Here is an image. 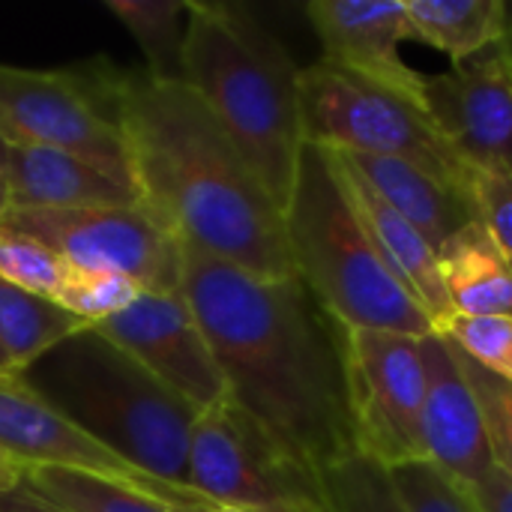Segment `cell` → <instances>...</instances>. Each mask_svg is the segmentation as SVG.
I'll use <instances>...</instances> for the list:
<instances>
[{
  "mask_svg": "<svg viewBox=\"0 0 512 512\" xmlns=\"http://www.w3.org/2000/svg\"><path fill=\"white\" fill-rule=\"evenodd\" d=\"M138 201L180 246L261 279H291L282 207L183 78L111 66Z\"/></svg>",
  "mask_w": 512,
  "mask_h": 512,
  "instance_id": "7a4b0ae2",
  "label": "cell"
},
{
  "mask_svg": "<svg viewBox=\"0 0 512 512\" xmlns=\"http://www.w3.org/2000/svg\"><path fill=\"white\" fill-rule=\"evenodd\" d=\"M459 360H462V372H465L468 384L474 387V393L480 399L495 465L512 480V384L489 375L474 360H468L462 351H459Z\"/></svg>",
  "mask_w": 512,
  "mask_h": 512,
  "instance_id": "f1b7e54d",
  "label": "cell"
},
{
  "mask_svg": "<svg viewBox=\"0 0 512 512\" xmlns=\"http://www.w3.org/2000/svg\"><path fill=\"white\" fill-rule=\"evenodd\" d=\"M9 210V189H6V180H3V174H0V216Z\"/></svg>",
  "mask_w": 512,
  "mask_h": 512,
  "instance_id": "d590c367",
  "label": "cell"
},
{
  "mask_svg": "<svg viewBox=\"0 0 512 512\" xmlns=\"http://www.w3.org/2000/svg\"><path fill=\"white\" fill-rule=\"evenodd\" d=\"M501 48L507 51V57L512 60V3H507V33H504V42Z\"/></svg>",
  "mask_w": 512,
  "mask_h": 512,
  "instance_id": "e575fe53",
  "label": "cell"
},
{
  "mask_svg": "<svg viewBox=\"0 0 512 512\" xmlns=\"http://www.w3.org/2000/svg\"><path fill=\"white\" fill-rule=\"evenodd\" d=\"M423 360H426V399H423L426 459L471 489L495 468L480 399L462 372L459 351L444 336L432 333L423 339Z\"/></svg>",
  "mask_w": 512,
  "mask_h": 512,
  "instance_id": "9a60e30c",
  "label": "cell"
},
{
  "mask_svg": "<svg viewBox=\"0 0 512 512\" xmlns=\"http://www.w3.org/2000/svg\"><path fill=\"white\" fill-rule=\"evenodd\" d=\"M0 228L27 234L72 270L123 273L144 291H177L183 279L180 240L138 201L117 207H9Z\"/></svg>",
  "mask_w": 512,
  "mask_h": 512,
  "instance_id": "9c48e42d",
  "label": "cell"
},
{
  "mask_svg": "<svg viewBox=\"0 0 512 512\" xmlns=\"http://www.w3.org/2000/svg\"><path fill=\"white\" fill-rule=\"evenodd\" d=\"M471 495L480 512H512V480L498 465L477 486H471Z\"/></svg>",
  "mask_w": 512,
  "mask_h": 512,
  "instance_id": "4dcf8cb0",
  "label": "cell"
},
{
  "mask_svg": "<svg viewBox=\"0 0 512 512\" xmlns=\"http://www.w3.org/2000/svg\"><path fill=\"white\" fill-rule=\"evenodd\" d=\"M438 273L453 315H512V267L480 219L438 249Z\"/></svg>",
  "mask_w": 512,
  "mask_h": 512,
  "instance_id": "d6986e66",
  "label": "cell"
},
{
  "mask_svg": "<svg viewBox=\"0 0 512 512\" xmlns=\"http://www.w3.org/2000/svg\"><path fill=\"white\" fill-rule=\"evenodd\" d=\"M69 273L72 267L39 240L0 228V279L3 282L57 303V297L66 288Z\"/></svg>",
  "mask_w": 512,
  "mask_h": 512,
  "instance_id": "d4e9b609",
  "label": "cell"
},
{
  "mask_svg": "<svg viewBox=\"0 0 512 512\" xmlns=\"http://www.w3.org/2000/svg\"><path fill=\"white\" fill-rule=\"evenodd\" d=\"M306 18L324 63L423 99L426 75L402 57V42L411 39L405 0H312Z\"/></svg>",
  "mask_w": 512,
  "mask_h": 512,
  "instance_id": "4fadbf2b",
  "label": "cell"
},
{
  "mask_svg": "<svg viewBox=\"0 0 512 512\" xmlns=\"http://www.w3.org/2000/svg\"><path fill=\"white\" fill-rule=\"evenodd\" d=\"M387 477L408 512H480L471 489L429 459L390 468Z\"/></svg>",
  "mask_w": 512,
  "mask_h": 512,
  "instance_id": "83f0119b",
  "label": "cell"
},
{
  "mask_svg": "<svg viewBox=\"0 0 512 512\" xmlns=\"http://www.w3.org/2000/svg\"><path fill=\"white\" fill-rule=\"evenodd\" d=\"M282 216L294 273L336 324L414 339L435 333L426 309L378 252L330 150L303 147Z\"/></svg>",
  "mask_w": 512,
  "mask_h": 512,
  "instance_id": "5b68a950",
  "label": "cell"
},
{
  "mask_svg": "<svg viewBox=\"0 0 512 512\" xmlns=\"http://www.w3.org/2000/svg\"><path fill=\"white\" fill-rule=\"evenodd\" d=\"M180 291L228 399L312 471L354 453L345 327L297 279H261L183 246Z\"/></svg>",
  "mask_w": 512,
  "mask_h": 512,
  "instance_id": "6da1fadb",
  "label": "cell"
},
{
  "mask_svg": "<svg viewBox=\"0 0 512 512\" xmlns=\"http://www.w3.org/2000/svg\"><path fill=\"white\" fill-rule=\"evenodd\" d=\"M435 333L444 336L456 351H462L489 375L512 384V315H450Z\"/></svg>",
  "mask_w": 512,
  "mask_h": 512,
  "instance_id": "484cf974",
  "label": "cell"
},
{
  "mask_svg": "<svg viewBox=\"0 0 512 512\" xmlns=\"http://www.w3.org/2000/svg\"><path fill=\"white\" fill-rule=\"evenodd\" d=\"M468 192L477 210V219L495 237L501 252L512 267V174L504 171H483L471 168Z\"/></svg>",
  "mask_w": 512,
  "mask_h": 512,
  "instance_id": "f546056e",
  "label": "cell"
},
{
  "mask_svg": "<svg viewBox=\"0 0 512 512\" xmlns=\"http://www.w3.org/2000/svg\"><path fill=\"white\" fill-rule=\"evenodd\" d=\"M336 153V150H330ZM381 201H387L399 216H405L435 252L465 225L477 222L471 192L447 183L411 162L384 159V156H354L336 153Z\"/></svg>",
  "mask_w": 512,
  "mask_h": 512,
  "instance_id": "e0dca14e",
  "label": "cell"
},
{
  "mask_svg": "<svg viewBox=\"0 0 512 512\" xmlns=\"http://www.w3.org/2000/svg\"><path fill=\"white\" fill-rule=\"evenodd\" d=\"M144 288L123 276V273H87L72 270L66 279L63 294L57 297V306L84 321L87 327H99L108 318L126 312Z\"/></svg>",
  "mask_w": 512,
  "mask_h": 512,
  "instance_id": "4316f807",
  "label": "cell"
},
{
  "mask_svg": "<svg viewBox=\"0 0 512 512\" xmlns=\"http://www.w3.org/2000/svg\"><path fill=\"white\" fill-rule=\"evenodd\" d=\"M411 39L465 63L504 42L507 0H405Z\"/></svg>",
  "mask_w": 512,
  "mask_h": 512,
  "instance_id": "ffe728a7",
  "label": "cell"
},
{
  "mask_svg": "<svg viewBox=\"0 0 512 512\" xmlns=\"http://www.w3.org/2000/svg\"><path fill=\"white\" fill-rule=\"evenodd\" d=\"M0 512H63L60 507L36 498L30 489L24 486H15L9 492H0Z\"/></svg>",
  "mask_w": 512,
  "mask_h": 512,
  "instance_id": "d6a6232c",
  "label": "cell"
},
{
  "mask_svg": "<svg viewBox=\"0 0 512 512\" xmlns=\"http://www.w3.org/2000/svg\"><path fill=\"white\" fill-rule=\"evenodd\" d=\"M6 159H9V141L0 135V174L6 171Z\"/></svg>",
  "mask_w": 512,
  "mask_h": 512,
  "instance_id": "74e56055",
  "label": "cell"
},
{
  "mask_svg": "<svg viewBox=\"0 0 512 512\" xmlns=\"http://www.w3.org/2000/svg\"><path fill=\"white\" fill-rule=\"evenodd\" d=\"M0 450L21 468H72L153 489L159 498L168 483L153 480L111 453L51 408L18 375L0 378Z\"/></svg>",
  "mask_w": 512,
  "mask_h": 512,
  "instance_id": "5bb4252c",
  "label": "cell"
},
{
  "mask_svg": "<svg viewBox=\"0 0 512 512\" xmlns=\"http://www.w3.org/2000/svg\"><path fill=\"white\" fill-rule=\"evenodd\" d=\"M21 477H24V468L0 450V492L21 486Z\"/></svg>",
  "mask_w": 512,
  "mask_h": 512,
  "instance_id": "836d02e7",
  "label": "cell"
},
{
  "mask_svg": "<svg viewBox=\"0 0 512 512\" xmlns=\"http://www.w3.org/2000/svg\"><path fill=\"white\" fill-rule=\"evenodd\" d=\"M423 105L471 168L512 174V60L501 45L426 75Z\"/></svg>",
  "mask_w": 512,
  "mask_h": 512,
  "instance_id": "7c38bea8",
  "label": "cell"
},
{
  "mask_svg": "<svg viewBox=\"0 0 512 512\" xmlns=\"http://www.w3.org/2000/svg\"><path fill=\"white\" fill-rule=\"evenodd\" d=\"M105 9L132 33L138 42L147 75L183 78V36H186V3L183 0H105Z\"/></svg>",
  "mask_w": 512,
  "mask_h": 512,
  "instance_id": "603a6c76",
  "label": "cell"
},
{
  "mask_svg": "<svg viewBox=\"0 0 512 512\" xmlns=\"http://www.w3.org/2000/svg\"><path fill=\"white\" fill-rule=\"evenodd\" d=\"M345 387L357 456L384 471L426 459L423 339L345 330Z\"/></svg>",
  "mask_w": 512,
  "mask_h": 512,
  "instance_id": "30bf717a",
  "label": "cell"
},
{
  "mask_svg": "<svg viewBox=\"0 0 512 512\" xmlns=\"http://www.w3.org/2000/svg\"><path fill=\"white\" fill-rule=\"evenodd\" d=\"M96 330L138 360L195 414L228 396L210 342L180 288L141 291L126 312L108 318Z\"/></svg>",
  "mask_w": 512,
  "mask_h": 512,
  "instance_id": "8fae6325",
  "label": "cell"
},
{
  "mask_svg": "<svg viewBox=\"0 0 512 512\" xmlns=\"http://www.w3.org/2000/svg\"><path fill=\"white\" fill-rule=\"evenodd\" d=\"M9 207H117L138 204L135 186L117 180L99 165L54 147L9 144L3 171Z\"/></svg>",
  "mask_w": 512,
  "mask_h": 512,
  "instance_id": "2e32d148",
  "label": "cell"
},
{
  "mask_svg": "<svg viewBox=\"0 0 512 512\" xmlns=\"http://www.w3.org/2000/svg\"><path fill=\"white\" fill-rule=\"evenodd\" d=\"M330 156L336 159L345 189H348L360 219L366 222L378 252L384 255L390 270L405 282V288L417 297V303L426 309V315L432 318V324L438 330L441 321H447L453 315V309H450V300L441 285L435 246L405 216H399L387 201H381L336 153H330Z\"/></svg>",
  "mask_w": 512,
  "mask_h": 512,
  "instance_id": "ac0fdd59",
  "label": "cell"
},
{
  "mask_svg": "<svg viewBox=\"0 0 512 512\" xmlns=\"http://www.w3.org/2000/svg\"><path fill=\"white\" fill-rule=\"evenodd\" d=\"M18 378L141 474L186 489L198 414L96 327L63 339Z\"/></svg>",
  "mask_w": 512,
  "mask_h": 512,
  "instance_id": "277c9868",
  "label": "cell"
},
{
  "mask_svg": "<svg viewBox=\"0 0 512 512\" xmlns=\"http://www.w3.org/2000/svg\"><path fill=\"white\" fill-rule=\"evenodd\" d=\"M300 120L306 144L402 159L468 189L471 165L450 147L417 96L318 60L300 69Z\"/></svg>",
  "mask_w": 512,
  "mask_h": 512,
  "instance_id": "8992f818",
  "label": "cell"
},
{
  "mask_svg": "<svg viewBox=\"0 0 512 512\" xmlns=\"http://www.w3.org/2000/svg\"><path fill=\"white\" fill-rule=\"evenodd\" d=\"M84 327V321L60 309L54 300L27 294L0 279V348L6 351L15 375Z\"/></svg>",
  "mask_w": 512,
  "mask_h": 512,
  "instance_id": "7402d4cb",
  "label": "cell"
},
{
  "mask_svg": "<svg viewBox=\"0 0 512 512\" xmlns=\"http://www.w3.org/2000/svg\"><path fill=\"white\" fill-rule=\"evenodd\" d=\"M180 69L285 210L306 147L300 66L249 9L192 0Z\"/></svg>",
  "mask_w": 512,
  "mask_h": 512,
  "instance_id": "3957f363",
  "label": "cell"
},
{
  "mask_svg": "<svg viewBox=\"0 0 512 512\" xmlns=\"http://www.w3.org/2000/svg\"><path fill=\"white\" fill-rule=\"evenodd\" d=\"M6 375H15V369H12V363H9L6 351L0 348V378H6Z\"/></svg>",
  "mask_w": 512,
  "mask_h": 512,
  "instance_id": "8d00e7d4",
  "label": "cell"
},
{
  "mask_svg": "<svg viewBox=\"0 0 512 512\" xmlns=\"http://www.w3.org/2000/svg\"><path fill=\"white\" fill-rule=\"evenodd\" d=\"M21 486L63 512H174L153 489L72 468H24Z\"/></svg>",
  "mask_w": 512,
  "mask_h": 512,
  "instance_id": "44dd1931",
  "label": "cell"
},
{
  "mask_svg": "<svg viewBox=\"0 0 512 512\" xmlns=\"http://www.w3.org/2000/svg\"><path fill=\"white\" fill-rule=\"evenodd\" d=\"M165 504L174 512H261L249 510V507H231V504H219V501H210V498H201L183 486H168L165 489Z\"/></svg>",
  "mask_w": 512,
  "mask_h": 512,
  "instance_id": "1f68e13d",
  "label": "cell"
},
{
  "mask_svg": "<svg viewBox=\"0 0 512 512\" xmlns=\"http://www.w3.org/2000/svg\"><path fill=\"white\" fill-rule=\"evenodd\" d=\"M330 512H408L387 471L357 453L321 471Z\"/></svg>",
  "mask_w": 512,
  "mask_h": 512,
  "instance_id": "cb8c5ba5",
  "label": "cell"
},
{
  "mask_svg": "<svg viewBox=\"0 0 512 512\" xmlns=\"http://www.w3.org/2000/svg\"><path fill=\"white\" fill-rule=\"evenodd\" d=\"M0 135L9 144L72 153L135 186L108 63L78 69L0 63Z\"/></svg>",
  "mask_w": 512,
  "mask_h": 512,
  "instance_id": "52a82bcc",
  "label": "cell"
},
{
  "mask_svg": "<svg viewBox=\"0 0 512 512\" xmlns=\"http://www.w3.org/2000/svg\"><path fill=\"white\" fill-rule=\"evenodd\" d=\"M186 489L261 512H330L321 474L279 447L228 396L192 423Z\"/></svg>",
  "mask_w": 512,
  "mask_h": 512,
  "instance_id": "ba28073f",
  "label": "cell"
}]
</instances>
